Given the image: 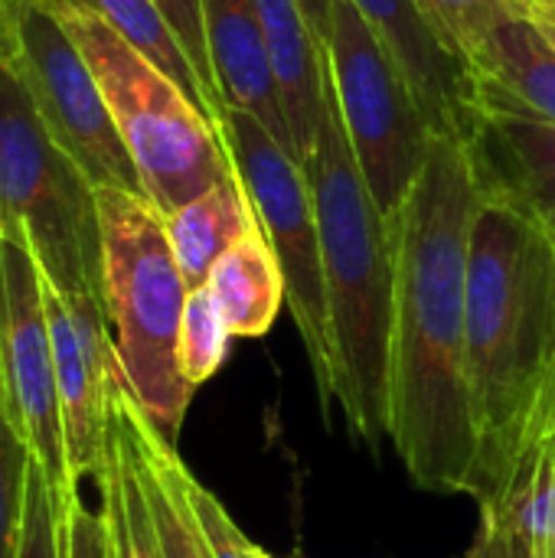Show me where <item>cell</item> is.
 Segmentation results:
<instances>
[{"label": "cell", "instance_id": "cell-1", "mask_svg": "<svg viewBox=\"0 0 555 558\" xmlns=\"http://www.w3.org/2000/svg\"><path fill=\"white\" fill-rule=\"evenodd\" d=\"M481 196L464 144L435 134L429 157L389 216L393 340L389 441L412 484L471 494L478 432L468 383V271Z\"/></svg>", "mask_w": 555, "mask_h": 558}, {"label": "cell", "instance_id": "cell-2", "mask_svg": "<svg viewBox=\"0 0 555 558\" xmlns=\"http://www.w3.org/2000/svg\"><path fill=\"white\" fill-rule=\"evenodd\" d=\"M468 383L478 432L471 494L504 500L555 432V242L481 203L468 271Z\"/></svg>", "mask_w": 555, "mask_h": 558}, {"label": "cell", "instance_id": "cell-3", "mask_svg": "<svg viewBox=\"0 0 555 558\" xmlns=\"http://www.w3.org/2000/svg\"><path fill=\"white\" fill-rule=\"evenodd\" d=\"M314 196L337 402L350 432L376 451L389 438V340H393V232L376 206L343 131L330 75L327 118L304 160Z\"/></svg>", "mask_w": 555, "mask_h": 558}, {"label": "cell", "instance_id": "cell-4", "mask_svg": "<svg viewBox=\"0 0 555 558\" xmlns=\"http://www.w3.org/2000/svg\"><path fill=\"white\" fill-rule=\"evenodd\" d=\"M95 196L105 311L121 376L144 415L177 445L196 392L177 366V337L190 288L173 258L164 216L144 193L101 186Z\"/></svg>", "mask_w": 555, "mask_h": 558}, {"label": "cell", "instance_id": "cell-5", "mask_svg": "<svg viewBox=\"0 0 555 558\" xmlns=\"http://www.w3.org/2000/svg\"><path fill=\"white\" fill-rule=\"evenodd\" d=\"M46 3L88 59L114 128L134 160L144 196L160 216L236 177L219 124L160 65L141 56L101 16L72 0Z\"/></svg>", "mask_w": 555, "mask_h": 558}, {"label": "cell", "instance_id": "cell-6", "mask_svg": "<svg viewBox=\"0 0 555 558\" xmlns=\"http://www.w3.org/2000/svg\"><path fill=\"white\" fill-rule=\"evenodd\" d=\"M0 239L23 242L69 304L105 307L95 186L49 137L10 62H0Z\"/></svg>", "mask_w": 555, "mask_h": 558}, {"label": "cell", "instance_id": "cell-7", "mask_svg": "<svg viewBox=\"0 0 555 558\" xmlns=\"http://www.w3.org/2000/svg\"><path fill=\"white\" fill-rule=\"evenodd\" d=\"M216 124L229 147L236 177L252 203L258 229L265 232L268 245L281 262L288 307L317 383V402L330 409V402H337V383H334L317 216H314V196L304 163L249 111L219 108Z\"/></svg>", "mask_w": 555, "mask_h": 558}, {"label": "cell", "instance_id": "cell-8", "mask_svg": "<svg viewBox=\"0 0 555 558\" xmlns=\"http://www.w3.org/2000/svg\"><path fill=\"white\" fill-rule=\"evenodd\" d=\"M327 75L353 160L389 219L412 190L435 134L406 75L350 0H334Z\"/></svg>", "mask_w": 555, "mask_h": 558}, {"label": "cell", "instance_id": "cell-9", "mask_svg": "<svg viewBox=\"0 0 555 558\" xmlns=\"http://www.w3.org/2000/svg\"><path fill=\"white\" fill-rule=\"evenodd\" d=\"M10 65L20 75L49 137L82 167L95 190L114 186L144 193L98 78L75 39L65 33L62 20L39 0L10 3Z\"/></svg>", "mask_w": 555, "mask_h": 558}, {"label": "cell", "instance_id": "cell-10", "mask_svg": "<svg viewBox=\"0 0 555 558\" xmlns=\"http://www.w3.org/2000/svg\"><path fill=\"white\" fill-rule=\"evenodd\" d=\"M0 396L13 432L65 507L79 477L65 454L43 275L33 252L16 239H0Z\"/></svg>", "mask_w": 555, "mask_h": 558}, {"label": "cell", "instance_id": "cell-11", "mask_svg": "<svg viewBox=\"0 0 555 558\" xmlns=\"http://www.w3.org/2000/svg\"><path fill=\"white\" fill-rule=\"evenodd\" d=\"M461 144L481 203L514 209L555 242V121L474 85Z\"/></svg>", "mask_w": 555, "mask_h": 558}, {"label": "cell", "instance_id": "cell-12", "mask_svg": "<svg viewBox=\"0 0 555 558\" xmlns=\"http://www.w3.org/2000/svg\"><path fill=\"white\" fill-rule=\"evenodd\" d=\"M406 75L432 134L464 137L474 114V78L435 36L415 0H350Z\"/></svg>", "mask_w": 555, "mask_h": 558}, {"label": "cell", "instance_id": "cell-13", "mask_svg": "<svg viewBox=\"0 0 555 558\" xmlns=\"http://www.w3.org/2000/svg\"><path fill=\"white\" fill-rule=\"evenodd\" d=\"M200 10L219 108L249 111L294 154L255 0H200Z\"/></svg>", "mask_w": 555, "mask_h": 558}, {"label": "cell", "instance_id": "cell-14", "mask_svg": "<svg viewBox=\"0 0 555 558\" xmlns=\"http://www.w3.org/2000/svg\"><path fill=\"white\" fill-rule=\"evenodd\" d=\"M275 82L298 160L314 150L327 118V49L314 36L301 0H255Z\"/></svg>", "mask_w": 555, "mask_h": 558}, {"label": "cell", "instance_id": "cell-15", "mask_svg": "<svg viewBox=\"0 0 555 558\" xmlns=\"http://www.w3.org/2000/svg\"><path fill=\"white\" fill-rule=\"evenodd\" d=\"M108 405L121 418V425L131 438L134 461L141 471V484H144L150 513H154L164 558H213L196 530V520H193L186 494H183L186 464L177 454V445L160 435V428L144 415V409L131 396V389L121 376V363L111 369V379H108Z\"/></svg>", "mask_w": 555, "mask_h": 558}, {"label": "cell", "instance_id": "cell-16", "mask_svg": "<svg viewBox=\"0 0 555 558\" xmlns=\"http://www.w3.org/2000/svg\"><path fill=\"white\" fill-rule=\"evenodd\" d=\"M206 288L219 304L229 333L245 340L265 337L288 304L281 262L262 229L239 239L213 265Z\"/></svg>", "mask_w": 555, "mask_h": 558}, {"label": "cell", "instance_id": "cell-17", "mask_svg": "<svg viewBox=\"0 0 555 558\" xmlns=\"http://www.w3.org/2000/svg\"><path fill=\"white\" fill-rule=\"evenodd\" d=\"M474 85L555 121V52L520 13H510L468 62Z\"/></svg>", "mask_w": 555, "mask_h": 558}, {"label": "cell", "instance_id": "cell-18", "mask_svg": "<svg viewBox=\"0 0 555 558\" xmlns=\"http://www.w3.org/2000/svg\"><path fill=\"white\" fill-rule=\"evenodd\" d=\"M164 226L183 281L190 291H196L209 281L213 265L239 239L258 229V219L239 177H229L200 193L196 199H190L186 206H180L177 213L164 216Z\"/></svg>", "mask_w": 555, "mask_h": 558}, {"label": "cell", "instance_id": "cell-19", "mask_svg": "<svg viewBox=\"0 0 555 558\" xmlns=\"http://www.w3.org/2000/svg\"><path fill=\"white\" fill-rule=\"evenodd\" d=\"M101 513L108 520L111 558H164L154 513L141 484L131 438L108 405V458L98 474Z\"/></svg>", "mask_w": 555, "mask_h": 558}, {"label": "cell", "instance_id": "cell-20", "mask_svg": "<svg viewBox=\"0 0 555 558\" xmlns=\"http://www.w3.org/2000/svg\"><path fill=\"white\" fill-rule=\"evenodd\" d=\"M72 3H79V7L92 10L95 16H101L141 56H147L154 65H160L177 85H183L186 95L216 121L219 105L206 92V85H203L200 72L193 69L183 43L177 39V33L170 29L167 16L160 13V7L154 0H72Z\"/></svg>", "mask_w": 555, "mask_h": 558}, {"label": "cell", "instance_id": "cell-21", "mask_svg": "<svg viewBox=\"0 0 555 558\" xmlns=\"http://www.w3.org/2000/svg\"><path fill=\"white\" fill-rule=\"evenodd\" d=\"M229 327L226 317L219 311V304L213 301L209 288H196L186 294V307H183V320H180V337H177V366L180 376L200 389L203 383H209L229 353Z\"/></svg>", "mask_w": 555, "mask_h": 558}, {"label": "cell", "instance_id": "cell-22", "mask_svg": "<svg viewBox=\"0 0 555 558\" xmlns=\"http://www.w3.org/2000/svg\"><path fill=\"white\" fill-rule=\"evenodd\" d=\"M415 7L448 52L464 62V69L497 23L514 13L510 0H415Z\"/></svg>", "mask_w": 555, "mask_h": 558}, {"label": "cell", "instance_id": "cell-23", "mask_svg": "<svg viewBox=\"0 0 555 558\" xmlns=\"http://www.w3.org/2000/svg\"><path fill=\"white\" fill-rule=\"evenodd\" d=\"M33 458L13 432L0 396V558H20Z\"/></svg>", "mask_w": 555, "mask_h": 558}, {"label": "cell", "instance_id": "cell-24", "mask_svg": "<svg viewBox=\"0 0 555 558\" xmlns=\"http://www.w3.org/2000/svg\"><path fill=\"white\" fill-rule=\"evenodd\" d=\"M183 494H186L190 513H193V520H196V530H200V536H203V543H206L209 556L213 558L258 556V549H262V546H255V543L239 530V523L229 517V510L222 507V500H219L213 490H206V487L193 477V471H190V468L183 471Z\"/></svg>", "mask_w": 555, "mask_h": 558}, {"label": "cell", "instance_id": "cell-25", "mask_svg": "<svg viewBox=\"0 0 555 558\" xmlns=\"http://www.w3.org/2000/svg\"><path fill=\"white\" fill-rule=\"evenodd\" d=\"M20 558H62V507L36 464L29 468Z\"/></svg>", "mask_w": 555, "mask_h": 558}, {"label": "cell", "instance_id": "cell-26", "mask_svg": "<svg viewBox=\"0 0 555 558\" xmlns=\"http://www.w3.org/2000/svg\"><path fill=\"white\" fill-rule=\"evenodd\" d=\"M471 549L478 558H533L514 490L504 500L481 507V530Z\"/></svg>", "mask_w": 555, "mask_h": 558}, {"label": "cell", "instance_id": "cell-27", "mask_svg": "<svg viewBox=\"0 0 555 558\" xmlns=\"http://www.w3.org/2000/svg\"><path fill=\"white\" fill-rule=\"evenodd\" d=\"M62 558H111L108 520L101 510H88L79 490L62 507Z\"/></svg>", "mask_w": 555, "mask_h": 558}, {"label": "cell", "instance_id": "cell-28", "mask_svg": "<svg viewBox=\"0 0 555 558\" xmlns=\"http://www.w3.org/2000/svg\"><path fill=\"white\" fill-rule=\"evenodd\" d=\"M160 7V13L167 16L170 29L177 33V39L183 43L193 69L200 72L206 92L213 95V101L219 105L216 98V82H213V65H209V52H206V36H203V10H200V0H154Z\"/></svg>", "mask_w": 555, "mask_h": 558}, {"label": "cell", "instance_id": "cell-29", "mask_svg": "<svg viewBox=\"0 0 555 558\" xmlns=\"http://www.w3.org/2000/svg\"><path fill=\"white\" fill-rule=\"evenodd\" d=\"M510 7L527 23H533V29L550 43V49L555 52V0H510Z\"/></svg>", "mask_w": 555, "mask_h": 558}, {"label": "cell", "instance_id": "cell-30", "mask_svg": "<svg viewBox=\"0 0 555 558\" xmlns=\"http://www.w3.org/2000/svg\"><path fill=\"white\" fill-rule=\"evenodd\" d=\"M304 7V16L314 29V36L321 39V46L327 49V39H330V13H334V0H301Z\"/></svg>", "mask_w": 555, "mask_h": 558}, {"label": "cell", "instance_id": "cell-31", "mask_svg": "<svg viewBox=\"0 0 555 558\" xmlns=\"http://www.w3.org/2000/svg\"><path fill=\"white\" fill-rule=\"evenodd\" d=\"M13 56V16H10V3L0 0V62H10Z\"/></svg>", "mask_w": 555, "mask_h": 558}, {"label": "cell", "instance_id": "cell-32", "mask_svg": "<svg viewBox=\"0 0 555 558\" xmlns=\"http://www.w3.org/2000/svg\"><path fill=\"white\" fill-rule=\"evenodd\" d=\"M255 558H278V556H272V553H265V549H258V556Z\"/></svg>", "mask_w": 555, "mask_h": 558}, {"label": "cell", "instance_id": "cell-33", "mask_svg": "<svg viewBox=\"0 0 555 558\" xmlns=\"http://www.w3.org/2000/svg\"><path fill=\"white\" fill-rule=\"evenodd\" d=\"M464 558H478V556H474V549H471V553H468V556H464Z\"/></svg>", "mask_w": 555, "mask_h": 558}, {"label": "cell", "instance_id": "cell-34", "mask_svg": "<svg viewBox=\"0 0 555 558\" xmlns=\"http://www.w3.org/2000/svg\"><path fill=\"white\" fill-rule=\"evenodd\" d=\"M3 3H16V0H3Z\"/></svg>", "mask_w": 555, "mask_h": 558}]
</instances>
